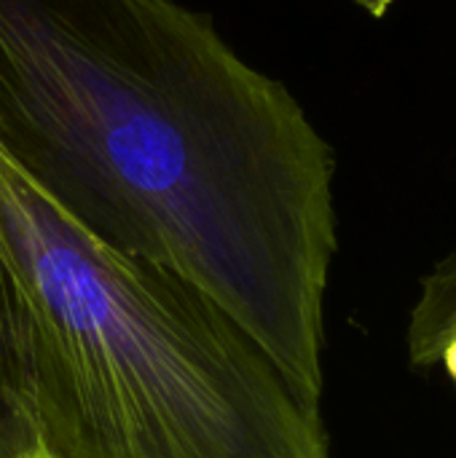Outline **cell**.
<instances>
[{
  "label": "cell",
  "mask_w": 456,
  "mask_h": 458,
  "mask_svg": "<svg viewBox=\"0 0 456 458\" xmlns=\"http://www.w3.org/2000/svg\"><path fill=\"white\" fill-rule=\"evenodd\" d=\"M435 365H443V370L449 373V378L456 384V333H452V335L443 341V346L438 349Z\"/></svg>",
  "instance_id": "cell-5"
},
{
  "label": "cell",
  "mask_w": 456,
  "mask_h": 458,
  "mask_svg": "<svg viewBox=\"0 0 456 458\" xmlns=\"http://www.w3.org/2000/svg\"><path fill=\"white\" fill-rule=\"evenodd\" d=\"M30 458H40V456H30Z\"/></svg>",
  "instance_id": "cell-7"
},
{
  "label": "cell",
  "mask_w": 456,
  "mask_h": 458,
  "mask_svg": "<svg viewBox=\"0 0 456 458\" xmlns=\"http://www.w3.org/2000/svg\"><path fill=\"white\" fill-rule=\"evenodd\" d=\"M38 456L22 309L0 258V458Z\"/></svg>",
  "instance_id": "cell-3"
},
{
  "label": "cell",
  "mask_w": 456,
  "mask_h": 458,
  "mask_svg": "<svg viewBox=\"0 0 456 458\" xmlns=\"http://www.w3.org/2000/svg\"><path fill=\"white\" fill-rule=\"evenodd\" d=\"M363 11H368L371 16H376V19H382L387 11H390V5L395 3V0H355Z\"/></svg>",
  "instance_id": "cell-6"
},
{
  "label": "cell",
  "mask_w": 456,
  "mask_h": 458,
  "mask_svg": "<svg viewBox=\"0 0 456 458\" xmlns=\"http://www.w3.org/2000/svg\"><path fill=\"white\" fill-rule=\"evenodd\" d=\"M0 148L83 231L239 322L323 403L333 150L177 0H0Z\"/></svg>",
  "instance_id": "cell-1"
},
{
  "label": "cell",
  "mask_w": 456,
  "mask_h": 458,
  "mask_svg": "<svg viewBox=\"0 0 456 458\" xmlns=\"http://www.w3.org/2000/svg\"><path fill=\"white\" fill-rule=\"evenodd\" d=\"M456 333V252L422 276L409 319V357L417 368H435L438 349Z\"/></svg>",
  "instance_id": "cell-4"
},
{
  "label": "cell",
  "mask_w": 456,
  "mask_h": 458,
  "mask_svg": "<svg viewBox=\"0 0 456 458\" xmlns=\"http://www.w3.org/2000/svg\"><path fill=\"white\" fill-rule=\"evenodd\" d=\"M0 258L40 458H331L323 411L239 322L94 239L3 148Z\"/></svg>",
  "instance_id": "cell-2"
}]
</instances>
